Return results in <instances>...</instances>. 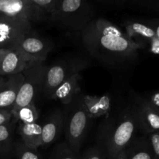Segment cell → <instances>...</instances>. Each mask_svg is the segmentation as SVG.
<instances>
[{"mask_svg":"<svg viewBox=\"0 0 159 159\" xmlns=\"http://www.w3.org/2000/svg\"><path fill=\"white\" fill-rule=\"evenodd\" d=\"M83 44L92 56L109 66H120L136 57L142 44L103 18L95 19L82 31Z\"/></svg>","mask_w":159,"mask_h":159,"instance_id":"obj_1","label":"cell"},{"mask_svg":"<svg viewBox=\"0 0 159 159\" xmlns=\"http://www.w3.org/2000/svg\"><path fill=\"white\" fill-rule=\"evenodd\" d=\"M95 16L93 8L84 0H57L53 22L75 31L85 30Z\"/></svg>","mask_w":159,"mask_h":159,"instance_id":"obj_2","label":"cell"},{"mask_svg":"<svg viewBox=\"0 0 159 159\" xmlns=\"http://www.w3.org/2000/svg\"><path fill=\"white\" fill-rule=\"evenodd\" d=\"M69 106L71 107L68 115H65L64 123L66 142L75 152L79 153L84 140L86 138L92 119L84 108L80 96Z\"/></svg>","mask_w":159,"mask_h":159,"instance_id":"obj_3","label":"cell"},{"mask_svg":"<svg viewBox=\"0 0 159 159\" xmlns=\"http://www.w3.org/2000/svg\"><path fill=\"white\" fill-rule=\"evenodd\" d=\"M138 127L135 110H126L107 136L106 150L109 159L127 149L134 139Z\"/></svg>","mask_w":159,"mask_h":159,"instance_id":"obj_4","label":"cell"},{"mask_svg":"<svg viewBox=\"0 0 159 159\" xmlns=\"http://www.w3.org/2000/svg\"><path fill=\"white\" fill-rule=\"evenodd\" d=\"M87 61L79 57L68 58L56 62L47 67L43 75L42 90L45 96L50 99L54 90L66 79L76 73L85 69Z\"/></svg>","mask_w":159,"mask_h":159,"instance_id":"obj_5","label":"cell"},{"mask_svg":"<svg viewBox=\"0 0 159 159\" xmlns=\"http://www.w3.org/2000/svg\"><path fill=\"white\" fill-rule=\"evenodd\" d=\"M46 66L43 63H37L22 72L24 76L16 99L13 104L11 113L21 107L34 102L36 96L40 89H42L43 75Z\"/></svg>","mask_w":159,"mask_h":159,"instance_id":"obj_6","label":"cell"},{"mask_svg":"<svg viewBox=\"0 0 159 159\" xmlns=\"http://www.w3.org/2000/svg\"><path fill=\"white\" fill-rule=\"evenodd\" d=\"M0 15L33 23L48 20L34 0H0Z\"/></svg>","mask_w":159,"mask_h":159,"instance_id":"obj_7","label":"cell"},{"mask_svg":"<svg viewBox=\"0 0 159 159\" xmlns=\"http://www.w3.org/2000/svg\"><path fill=\"white\" fill-rule=\"evenodd\" d=\"M33 30L26 22L0 15V48L15 49L22 37Z\"/></svg>","mask_w":159,"mask_h":159,"instance_id":"obj_8","label":"cell"},{"mask_svg":"<svg viewBox=\"0 0 159 159\" xmlns=\"http://www.w3.org/2000/svg\"><path fill=\"white\" fill-rule=\"evenodd\" d=\"M15 49L34 63H43L53 49V44L32 30L22 37Z\"/></svg>","mask_w":159,"mask_h":159,"instance_id":"obj_9","label":"cell"},{"mask_svg":"<svg viewBox=\"0 0 159 159\" xmlns=\"http://www.w3.org/2000/svg\"><path fill=\"white\" fill-rule=\"evenodd\" d=\"M37 63L25 57L16 49H9L0 65V76L9 77L23 72Z\"/></svg>","mask_w":159,"mask_h":159,"instance_id":"obj_10","label":"cell"},{"mask_svg":"<svg viewBox=\"0 0 159 159\" xmlns=\"http://www.w3.org/2000/svg\"><path fill=\"white\" fill-rule=\"evenodd\" d=\"M138 127L149 134L159 133V110L147 100L141 102L135 109Z\"/></svg>","mask_w":159,"mask_h":159,"instance_id":"obj_11","label":"cell"},{"mask_svg":"<svg viewBox=\"0 0 159 159\" xmlns=\"http://www.w3.org/2000/svg\"><path fill=\"white\" fill-rule=\"evenodd\" d=\"M81 79L80 73L73 75L54 90L49 99L59 100L65 106L71 104L81 95Z\"/></svg>","mask_w":159,"mask_h":159,"instance_id":"obj_12","label":"cell"},{"mask_svg":"<svg viewBox=\"0 0 159 159\" xmlns=\"http://www.w3.org/2000/svg\"><path fill=\"white\" fill-rule=\"evenodd\" d=\"M65 114L61 110L53 112L42 127L41 145H49L57 141L64 129Z\"/></svg>","mask_w":159,"mask_h":159,"instance_id":"obj_13","label":"cell"},{"mask_svg":"<svg viewBox=\"0 0 159 159\" xmlns=\"http://www.w3.org/2000/svg\"><path fill=\"white\" fill-rule=\"evenodd\" d=\"M83 107L91 119L98 118L110 113L111 110V99L108 96L80 95Z\"/></svg>","mask_w":159,"mask_h":159,"instance_id":"obj_14","label":"cell"},{"mask_svg":"<svg viewBox=\"0 0 159 159\" xmlns=\"http://www.w3.org/2000/svg\"><path fill=\"white\" fill-rule=\"evenodd\" d=\"M23 79V73L8 77L6 83L0 89V109L12 110Z\"/></svg>","mask_w":159,"mask_h":159,"instance_id":"obj_15","label":"cell"},{"mask_svg":"<svg viewBox=\"0 0 159 159\" xmlns=\"http://www.w3.org/2000/svg\"><path fill=\"white\" fill-rule=\"evenodd\" d=\"M16 130L21 141L26 146L36 150L41 146L42 127L38 123L30 124H19Z\"/></svg>","mask_w":159,"mask_h":159,"instance_id":"obj_16","label":"cell"},{"mask_svg":"<svg viewBox=\"0 0 159 159\" xmlns=\"http://www.w3.org/2000/svg\"><path fill=\"white\" fill-rule=\"evenodd\" d=\"M16 124L12 119L10 122L0 125V159H10L12 157Z\"/></svg>","mask_w":159,"mask_h":159,"instance_id":"obj_17","label":"cell"},{"mask_svg":"<svg viewBox=\"0 0 159 159\" xmlns=\"http://www.w3.org/2000/svg\"><path fill=\"white\" fill-rule=\"evenodd\" d=\"M126 34L135 42L142 43L143 41L150 42L156 37L155 32L150 25L139 22L129 21L125 24Z\"/></svg>","mask_w":159,"mask_h":159,"instance_id":"obj_18","label":"cell"},{"mask_svg":"<svg viewBox=\"0 0 159 159\" xmlns=\"http://www.w3.org/2000/svg\"><path fill=\"white\" fill-rule=\"evenodd\" d=\"M125 151L127 159H155L148 138L134 139Z\"/></svg>","mask_w":159,"mask_h":159,"instance_id":"obj_19","label":"cell"},{"mask_svg":"<svg viewBox=\"0 0 159 159\" xmlns=\"http://www.w3.org/2000/svg\"><path fill=\"white\" fill-rule=\"evenodd\" d=\"M12 118L19 124H30L37 123L39 119V113L34 102L21 107L12 112Z\"/></svg>","mask_w":159,"mask_h":159,"instance_id":"obj_20","label":"cell"},{"mask_svg":"<svg viewBox=\"0 0 159 159\" xmlns=\"http://www.w3.org/2000/svg\"><path fill=\"white\" fill-rule=\"evenodd\" d=\"M12 156L16 159H42L37 150L26 146L21 139L14 141Z\"/></svg>","mask_w":159,"mask_h":159,"instance_id":"obj_21","label":"cell"},{"mask_svg":"<svg viewBox=\"0 0 159 159\" xmlns=\"http://www.w3.org/2000/svg\"><path fill=\"white\" fill-rule=\"evenodd\" d=\"M51 159H80V154L75 152L66 141H63L55 146Z\"/></svg>","mask_w":159,"mask_h":159,"instance_id":"obj_22","label":"cell"},{"mask_svg":"<svg viewBox=\"0 0 159 159\" xmlns=\"http://www.w3.org/2000/svg\"><path fill=\"white\" fill-rule=\"evenodd\" d=\"M34 3L44 12L48 20L54 19L57 7V0H34Z\"/></svg>","mask_w":159,"mask_h":159,"instance_id":"obj_23","label":"cell"},{"mask_svg":"<svg viewBox=\"0 0 159 159\" xmlns=\"http://www.w3.org/2000/svg\"><path fill=\"white\" fill-rule=\"evenodd\" d=\"M107 150L101 146L89 148L80 155V159H107Z\"/></svg>","mask_w":159,"mask_h":159,"instance_id":"obj_24","label":"cell"},{"mask_svg":"<svg viewBox=\"0 0 159 159\" xmlns=\"http://www.w3.org/2000/svg\"><path fill=\"white\" fill-rule=\"evenodd\" d=\"M155 159H159V133L149 134L148 137Z\"/></svg>","mask_w":159,"mask_h":159,"instance_id":"obj_25","label":"cell"},{"mask_svg":"<svg viewBox=\"0 0 159 159\" xmlns=\"http://www.w3.org/2000/svg\"><path fill=\"white\" fill-rule=\"evenodd\" d=\"M12 114L9 109H0V125H3L12 120Z\"/></svg>","mask_w":159,"mask_h":159,"instance_id":"obj_26","label":"cell"},{"mask_svg":"<svg viewBox=\"0 0 159 159\" xmlns=\"http://www.w3.org/2000/svg\"><path fill=\"white\" fill-rule=\"evenodd\" d=\"M148 102H150L153 107L159 110V92L152 93L148 99H147Z\"/></svg>","mask_w":159,"mask_h":159,"instance_id":"obj_27","label":"cell"},{"mask_svg":"<svg viewBox=\"0 0 159 159\" xmlns=\"http://www.w3.org/2000/svg\"><path fill=\"white\" fill-rule=\"evenodd\" d=\"M150 51L155 54H159V40L157 37L152 39L150 42Z\"/></svg>","mask_w":159,"mask_h":159,"instance_id":"obj_28","label":"cell"},{"mask_svg":"<svg viewBox=\"0 0 159 159\" xmlns=\"http://www.w3.org/2000/svg\"><path fill=\"white\" fill-rule=\"evenodd\" d=\"M111 159H127V153H126V151H123V152H120L118 155H116L114 158Z\"/></svg>","mask_w":159,"mask_h":159,"instance_id":"obj_29","label":"cell"},{"mask_svg":"<svg viewBox=\"0 0 159 159\" xmlns=\"http://www.w3.org/2000/svg\"><path fill=\"white\" fill-rule=\"evenodd\" d=\"M150 26L154 29L156 37L159 40V23H156V24L155 25H150Z\"/></svg>","mask_w":159,"mask_h":159,"instance_id":"obj_30","label":"cell"},{"mask_svg":"<svg viewBox=\"0 0 159 159\" xmlns=\"http://www.w3.org/2000/svg\"><path fill=\"white\" fill-rule=\"evenodd\" d=\"M9 49H5V48H0V65L2 63V61L3 57H4L5 54H6V52L8 51Z\"/></svg>","mask_w":159,"mask_h":159,"instance_id":"obj_31","label":"cell"},{"mask_svg":"<svg viewBox=\"0 0 159 159\" xmlns=\"http://www.w3.org/2000/svg\"><path fill=\"white\" fill-rule=\"evenodd\" d=\"M8 77H4V76H0V89L2 88L3 85L6 83V82L7 81Z\"/></svg>","mask_w":159,"mask_h":159,"instance_id":"obj_32","label":"cell"}]
</instances>
